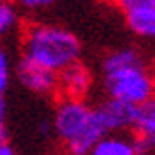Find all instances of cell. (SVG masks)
I'll return each instance as SVG.
<instances>
[{
    "label": "cell",
    "mask_w": 155,
    "mask_h": 155,
    "mask_svg": "<svg viewBox=\"0 0 155 155\" xmlns=\"http://www.w3.org/2000/svg\"><path fill=\"white\" fill-rule=\"evenodd\" d=\"M10 59H8L6 51L0 48V121H4L6 115V104H4V91L8 89L10 83Z\"/></svg>",
    "instance_id": "11"
},
{
    "label": "cell",
    "mask_w": 155,
    "mask_h": 155,
    "mask_svg": "<svg viewBox=\"0 0 155 155\" xmlns=\"http://www.w3.org/2000/svg\"><path fill=\"white\" fill-rule=\"evenodd\" d=\"M134 110L136 106L108 98L106 102H102L97 108V114L100 117V123L106 129V133H119V130L130 129L134 125Z\"/></svg>",
    "instance_id": "6"
},
{
    "label": "cell",
    "mask_w": 155,
    "mask_h": 155,
    "mask_svg": "<svg viewBox=\"0 0 155 155\" xmlns=\"http://www.w3.org/2000/svg\"><path fill=\"white\" fill-rule=\"evenodd\" d=\"M127 25L142 38H155V0H117Z\"/></svg>",
    "instance_id": "4"
},
{
    "label": "cell",
    "mask_w": 155,
    "mask_h": 155,
    "mask_svg": "<svg viewBox=\"0 0 155 155\" xmlns=\"http://www.w3.org/2000/svg\"><path fill=\"white\" fill-rule=\"evenodd\" d=\"M15 2L28 12H38V10H44V8H49L55 0H15Z\"/></svg>",
    "instance_id": "12"
},
{
    "label": "cell",
    "mask_w": 155,
    "mask_h": 155,
    "mask_svg": "<svg viewBox=\"0 0 155 155\" xmlns=\"http://www.w3.org/2000/svg\"><path fill=\"white\" fill-rule=\"evenodd\" d=\"M15 72H17V80L21 81L23 87H27L36 95H51L59 89V74L51 72L25 57L19 61Z\"/></svg>",
    "instance_id": "5"
},
{
    "label": "cell",
    "mask_w": 155,
    "mask_h": 155,
    "mask_svg": "<svg viewBox=\"0 0 155 155\" xmlns=\"http://www.w3.org/2000/svg\"><path fill=\"white\" fill-rule=\"evenodd\" d=\"M80 55V40L64 27L51 23H34L27 27L23 34V57L55 74L78 63Z\"/></svg>",
    "instance_id": "1"
},
{
    "label": "cell",
    "mask_w": 155,
    "mask_h": 155,
    "mask_svg": "<svg viewBox=\"0 0 155 155\" xmlns=\"http://www.w3.org/2000/svg\"><path fill=\"white\" fill-rule=\"evenodd\" d=\"M0 155H17V151H15L8 142H4L2 146H0Z\"/></svg>",
    "instance_id": "13"
},
{
    "label": "cell",
    "mask_w": 155,
    "mask_h": 155,
    "mask_svg": "<svg viewBox=\"0 0 155 155\" xmlns=\"http://www.w3.org/2000/svg\"><path fill=\"white\" fill-rule=\"evenodd\" d=\"M133 129L142 138H150L155 133V98H150L136 106Z\"/></svg>",
    "instance_id": "9"
},
{
    "label": "cell",
    "mask_w": 155,
    "mask_h": 155,
    "mask_svg": "<svg viewBox=\"0 0 155 155\" xmlns=\"http://www.w3.org/2000/svg\"><path fill=\"white\" fill-rule=\"evenodd\" d=\"M59 89L66 95V98L81 100L91 89V72L87 70V66L78 61L59 72Z\"/></svg>",
    "instance_id": "7"
},
{
    "label": "cell",
    "mask_w": 155,
    "mask_h": 155,
    "mask_svg": "<svg viewBox=\"0 0 155 155\" xmlns=\"http://www.w3.org/2000/svg\"><path fill=\"white\" fill-rule=\"evenodd\" d=\"M89 155H140L136 138L108 133L93 146Z\"/></svg>",
    "instance_id": "8"
},
{
    "label": "cell",
    "mask_w": 155,
    "mask_h": 155,
    "mask_svg": "<svg viewBox=\"0 0 155 155\" xmlns=\"http://www.w3.org/2000/svg\"><path fill=\"white\" fill-rule=\"evenodd\" d=\"M19 23V13L8 0H0V38L10 34Z\"/></svg>",
    "instance_id": "10"
},
{
    "label": "cell",
    "mask_w": 155,
    "mask_h": 155,
    "mask_svg": "<svg viewBox=\"0 0 155 155\" xmlns=\"http://www.w3.org/2000/svg\"><path fill=\"white\" fill-rule=\"evenodd\" d=\"M148 140H150V148H151V150H155V133L148 138Z\"/></svg>",
    "instance_id": "14"
},
{
    "label": "cell",
    "mask_w": 155,
    "mask_h": 155,
    "mask_svg": "<svg viewBox=\"0 0 155 155\" xmlns=\"http://www.w3.org/2000/svg\"><path fill=\"white\" fill-rule=\"evenodd\" d=\"M104 87L110 98L138 106L153 98L155 80L134 49H119L104 61Z\"/></svg>",
    "instance_id": "2"
},
{
    "label": "cell",
    "mask_w": 155,
    "mask_h": 155,
    "mask_svg": "<svg viewBox=\"0 0 155 155\" xmlns=\"http://www.w3.org/2000/svg\"><path fill=\"white\" fill-rule=\"evenodd\" d=\"M51 129L68 155H89L93 146L108 134L97 110L78 98L61 100L53 114Z\"/></svg>",
    "instance_id": "3"
}]
</instances>
